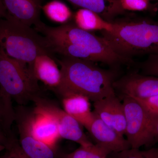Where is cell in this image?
Segmentation results:
<instances>
[{
    "instance_id": "21",
    "label": "cell",
    "mask_w": 158,
    "mask_h": 158,
    "mask_svg": "<svg viewBox=\"0 0 158 158\" xmlns=\"http://www.w3.org/2000/svg\"><path fill=\"white\" fill-rule=\"evenodd\" d=\"M109 158H158V147L147 150L130 148L118 152H113L108 156Z\"/></svg>"
},
{
    "instance_id": "2",
    "label": "cell",
    "mask_w": 158,
    "mask_h": 158,
    "mask_svg": "<svg viewBox=\"0 0 158 158\" xmlns=\"http://www.w3.org/2000/svg\"><path fill=\"white\" fill-rule=\"evenodd\" d=\"M62 74V84L55 92L70 91L81 94L94 102L115 94L113 72L102 69L94 62L71 57L58 61Z\"/></svg>"
},
{
    "instance_id": "13",
    "label": "cell",
    "mask_w": 158,
    "mask_h": 158,
    "mask_svg": "<svg viewBox=\"0 0 158 158\" xmlns=\"http://www.w3.org/2000/svg\"><path fill=\"white\" fill-rule=\"evenodd\" d=\"M57 94L62 97L63 110L82 126L86 128L88 127L94 116L89 98L81 94L70 91H62Z\"/></svg>"
},
{
    "instance_id": "22",
    "label": "cell",
    "mask_w": 158,
    "mask_h": 158,
    "mask_svg": "<svg viewBox=\"0 0 158 158\" xmlns=\"http://www.w3.org/2000/svg\"><path fill=\"white\" fill-rule=\"evenodd\" d=\"M4 145L5 149L0 158H30L23 151L19 141L11 136Z\"/></svg>"
},
{
    "instance_id": "26",
    "label": "cell",
    "mask_w": 158,
    "mask_h": 158,
    "mask_svg": "<svg viewBox=\"0 0 158 158\" xmlns=\"http://www.w3.org/2000/svg\"><path fill=\"white\" fill-rule=\"evenodd\" d=\"M152 145L158 142V119L154 122L152 131Z\"/></svg>"
},
{
    "instance_id": "6",
    "label": "cell",
    "mask_w": 158,
    "mask_h": 158,
    "mask_svg": "<svg viewBox=\"0 0 158 158\" xmlns=\"http://www.w3.org/2000/svg\"><path fill=\"white\" fill-rule=\"evenodd\" d=\"M122 99L126 123L125 135L131 148L152 145L153 121L136 100L130 97Z\"/></svg>"
},
{
    "instance_id": "24",
    "label": "cell",
    "mask_w": 158,
    "mask_h": 158,
    "mask_svg": "<svg viewBox=\"0 0 158 158\" xmlns=\"http://www.w3.org/2000/svg\"><path fill=\"white\" fill-rule=\"evenodd\" d=\"M148 56V59L140 65L141 74L158 77V54Z\"/></svg>"
},
{
    "instance_id": "10",
    "label": "cell",
    "mask_w": 158,
    "mask_h": 158,
    "mask_svg": "<svg viewBox=\"0 0 158 158\" xmlns=\"http://www.w3.org/2000/svg\"><path fill=\"white\" fill-rule=\"evenodd\" d=\"M93 106V112L99 118L120 135H125L124 109L116 94L94 102Z\"/></svg>"
},
{
    "instance_id": "4",
    "label": "cell",
    "mask_w": 158,
    "mask_h": 158,
    "mask_svg": "<svg viewBox=\"0 0 158 158\" xmlns=\"http://www.w3.org/2000/svg\"><path fill=\"white\" fill-rule=\"evenodd\" d=\"M0 48L8 56L29 66L40 55L52 56L45 38L35 29L7 19H0Z\"/></svg>"
},
{
    "instance_id": "20",
    "label": "cell",
    "mask_w": 158,
    "mask_h": 158,
    "mask_svg": "<svg viewBox=\"0 0 158 158\" xmlns=\"http://www.w3.org/2000/svg\"><path fill=\"white\" fill-rule=\"evenodd\" d=\"M111 153L97 144L89 146H80L78 148L70 153L64 154L62 158H104Z\"/></svg>"
},
{
    "instance_id": "8",
    "label": "cell",
    "mask_w": 158,
    "mask_h": 158,
    "mask_svg": "<svg viewBox=\"0 0 158 158\" xmlns=\"http://www.w3.org/2000/svg\"><path fill=\"white\" fill-rule=\"evenodd\" d=\"M33 102L35 109L47 113L54 118L61 138L76 142L81 146L93 144L84 133L81 125L59 106L40 96Z\"/></svg>"
},
{
    "instance_id": "12",
    "label": "cell",
    "mask_w": 158,
    "mask_h": 158,
    "mask_svg": "<svg viewBox=\"0 0 158 158\" xmlns=\"http://www.w3.org/2000/svg\"><path fill=\"white\" fill-rule=\"evenodd\" d=\"M7 12V19L31 27L41 22L42 0H2Z\"/></svg>"
},
{
    "instance_id": "23",
    "label": "cell",
    "mask_w": 158,
    "mask_h": 158,
    "mask_svg": "<svg viewBox=\"0 0 158 158\" xmlns=\"http://www.w3.org/2000/svg\"><path fill=\"white\" fill-rule=\"evenodd\" d=\"M136 100L142 106L153 123L158 119V94Z\"/></svg>"
},
{
    "instance_id": "1",
    "label": "cell",
    "mask_w": 158,
    "mask_h": 158,
    "mask_svg": "<svg viewBox=\"0 0 158 158\" xmlns=\"http://www.w3.org/2000/svg\"><path fill=\"white\" fill-rule=\"evenodd\" d=\"M34 29L44 37L52 53L113 66L132 62L116 53L103 37L80 28L73 22L56 27L41 22Z\"/></svg>"
},
{
    "instance_id": "16",
    "label": "cell",
    "mask_w": 158,
    "mask_h": 158,
    "mask_svg": "<svg viewBox=\"0 0 158 158\" xmlns=\"http://www.w3.org/2000/svg\"><path fill=\"white\" fill-rule=\"evenodd\" d=\"M80 9H88L97 13L109 22L124 13L120 0H67Z\"/></svg>"
},
{
    "instance_id": "5",
    "label": "cell",
    "mask_w": 158,
    "mask_h": 158,
    "mask_svg": "<svg viewBox=\"0 0 158 158\" xmlns=\"http://www.w3.org/2000/svg\"><path fill=\"white\" fill-rule=\"evenodd\" d=\"M0 87L19 106L40 96L38 81L31 67L8 56L1 48Z\"/></svg>"
},
{
    "instance_id": "3",
    "label": "cell",
    "mask_w": 158,
    "mask_h": 158,
    "mask_svg": "<svg viewBox=\"0 0 158 158\" xmlns=\"http://www.w3.org/2000/svg\"><path fill=\"white\" fill-rule=\"evenodd\" d=\"M112 29L102 31V37L119 56L158 54V22L146 19H125L111 21Z\"/></svg>"
},
{
    "instance_id": "27",
    "label": "cell",
    "mask_w": 158,
    "mask_h": 158,
    "mask_svg": "<svg viewBox=\"0 0 158 158\" xmlns=\"http://www.w3.org/2000/svg\"><path fill=\"white\" fill-rule=\"evenodd\" d=\"M9 137L2 132L0 131V143L5 144L6 141H8Z\"/></svg>"
},
{
    "instance_id": "17",
    "label": "cell",
    "mask_w": 158,
    "mask_h": 158,
    "mask_svg": "<svg viewBox=\"0 0 158 158\" xmlns=\"http://www.w3.org/2000/svg\"><path fill=\"white\" fill-rule=\"evenodd\" d=\"M73 23L80 28L91 32L99 31L109 32L112 29L111 22L90 10L80 9L73 14Z\"/></svg>"
},
{
    "instance_id": "11",
    "label": "cell",
    "mask_w": 158,
    "mask_h": 158,
    "mask_svg": "<svg viewBox=\"0 0 158 158\" xmlns=\"http://www.w3.org/2000/svg\"><path fill=\"white\" fill-rule=\"evenodd\" d=\"M94 113L93 119L86 129L96 144L108 150L111 153L131 148L124 136L108 126Z\"/></svg>"
},
{
    "instance_id": "14",
    "label": "cell",
    "mask_w": 158,
    "mask_h": 158,
    "mask_svg": "<svg viewBox=\"0 0 158 158\" xmlns=\"http://www.w3.org/2000/svg\"><path fill=\"white\" fill-rule=\"evenodd\" d=\"M34 76L55 91L62 84V74L52 56L44 54L35 59L31 66Z\"/></svg>"
},
{
    "instance_id": "19",
    "label": "cell",
    "mask_w": 158,
    "mask_h": 158,
    "mask_svg": "<svg viewBox=\"0 0 158 158\" xmlns=\"http://www.w3.org/2000/svg\"><path fill=\"white\" fill-rule=\"evenodd\" d=\"M12 99L0 87V131L11 136V127L15 120V109Z\"/></svg>"
},
{
    "instance_id": "30",
    "label": "cell",
    "mask_w": 158,
    "mask_h": 158,
    "mask_svg": "<svg viewBox=\"0 0 158 158\" xmlns=\"http://www.w3.org/2000/svg\"><path fill=\"white\" fill-rule=\"evenodd\" d=\"M148 1H149V0H148Z\"/></svg>"
},
{
    "instance_id": "18",
    "label": "cell",
    "mask_w": 158,
    "mask_h": 158,
    "mask_svg": "<svg viewBox=\"0 0 158 158\" xmlns=\"http://www.w3.org/2000/svg\"><path fill=\"white\" fill-rule=\"evenodd\" d=\"M42 10L52 21L63 25L73 19L72 11L65 3L60 0H52L43 6Z\"/></svg>"
},
{
    "instance_id": "29",
    "label": "cell",
    "mask_w": 158,
    "mask_h": 158,
    "mask_svg": "<svg viewBox=\"0 0 158 158\" xmlns=\"http://www.w3.org/2000/svg\"><path fill=\"white\" fill-rule=\"evenodd\" d=\"M107 158V157H105V158Z\"/></svg>"
},
{
    "instance_id": "15",
    "label": "cell",
    "mask_w": 158,
    "mask_h": 158,
    "mask_svg": "<svg viewBox=\"0 0 158 158\" xmlns=\"http://www.w3.org/2000/svg\"><path fill=\"white\" fill-rule=\"evenodd\" d=\"M15 121L19 133V142L27 156L30 158L56 157L55 148L35 139L22 123Z\"/></svg>"
},
{
    "instance_id": "7",
    "label": "cell",
    "mask_w": 158,
    "mask_h": 158,
    "mask_svg": "<svg viewBox=\"0 0 158 158\" xmlns=\"http://www.w3.org/2000/svg\"><path fill=\"white\" fill-rule=\"evenodd\" d=\"M15 121L22 123L35 139L55 148L61 138L56 123L52 116L35 108L31 112H25L20 106L15 109Z\"/></svg>"
},
{
    "instance_id": "28",
    "label": "cell",
    "mask_w": 158,
    "mask_h": 158,
    "mask_svg": "<svg viewBox=\"0 0 158 158\" xmlns=\"http://www.w3.org/2000/svg\"><path fill=\"white\" fill-rule=\"evenodd\" d=\"M5 149V146L4 144H2V143H0V154L1 153L4 149Z\"/></svg>"
},
{
    "instance_id": "25",
    "label": "cell",
    "mask_w": 158,
    "mask_h": 158,
    "mask_svg": "<svg viewBox=\"0 0 158 158\" xmlns=\"http://www.w3.org/2000/svg\"><path fill=\"white\" fill-rule=\"evenodd\" d=\"M120 3L124 11H143L150 6L148 0H120Z\"/></svg>"
},
{
    "instance_id": "9",
    "label": "cell",
    "mask_w": 158,
    "mask_h": 158,
    "mask_svg": "<svg viewBox=\"0 0 158 158\" xmlns=\"http://www.w3.org/2000/svg\"><path fill=\"white\" fill-rule=\"evenodd\" d=\"M113 87L122 98L143 99L158 94V77L130 73L115 80Z\"/></svg>"
}]
</instances>
